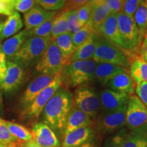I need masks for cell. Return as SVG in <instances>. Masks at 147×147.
<instances>
[{
	"label": "cell",
	"mask_w": 147,
	"mask_h": 147,
	"mask_svg": "<svg viewBox=\"0 0 147 147\" xmlns=\"http://www.w3.org/2000/svg\"><path fill=\"white\" fill-rule=\"evenodd\" d=\"M144 38H147V23H146V32H145V35Z\"/></svg>",
	"instance_id": "obj_52"
},
{
	"label": "cell",
	"mask_w": 147,
	"mask_h": 147,
	"mask_svg": "<svg viewBox=\"0 0 147 147\" xmlns=\"http://www.w3.org/2000/svg\"><path fill=\"white\" fill-rule=\"evenodd\" d=\"M122 147H147V123L128 131Z\"/></svg>",
	"instance_id": "obj_23"
},
{
	"label": "cell",
	"mask_w": 147,
	"mask_h": 147,
	"mask_svg": "<svg viewBox=\"0 0 147 147\" xmlns=\"http://www.w3.org/2000/svg\"><path fill=\"white\" fill-rule=\"evenodd\" d=\"M58 74H42L30 82L25 89L21 99V104L24 108H27L34 98L49 86Z\"/></svg>",
	"instance_id": "obj_13"
},
{
	"label": "cell",
	"mask_w": 147,
	"mask_h": 147,
	"mask_svg": "<svg viewBox=\"0 0 147 147\" xmlns=\"http://www.w3.org/2000/svg\"><path fill=\"white\" fill-rule=\"evenodd\" d=\"M36 3V0H14V9L16 12L26 13Z\"/></svg>",
	"instance_id": "obj_37"
},
{
	"label": "cell",
	"mask_w": 147,
	"mask_h": 147,
	"mask_svg": "<svg viewBox=\"0 0 147 147\" xmlns=\"http://www.w3.org/2000/svg\"><path fill=\"white\" fill-rule=\"evenodd\" d=\"M147 123V108L136 95H130L126 108V126L132 130Z\"/></svg>",
	"instance_id": "obj_10"
},
{
	"label": "cell",
	"mask_w": 147,
	"mask_h": 147,
	"mask_svg": "<svg viewBox=\"0 0 147 147\" xmlns=\"http://www.w3.org/2000/svg\"><path fill=\"white\" fill-rule=\"evenodd\" d=\"M99 36L100 35L94 34L82 45L76 48L75 51L69 57L67 63L75 61L92 59L97 49Z\"/></svg>",
	"instance_id": "obj_17"
},
{
	"label": "cell",
	"mask_w": 147,
	"mask_h": 147,
	"mask_svg": "<svg viewBox=\"0 0 147 147\" xmlns=\"http://www.w3.org/2000/svg\"><path fill=\"white\" fill-rule=\"evenodd\" d=\"M32 140L42 147H59L60 142L54 131L44 122L36 123L32 128Z\"/></svg>",
	"instance_id": "obj_12"
},
{
	"label": "cell",
	"mask_w": 147,
	"mask_h": 147,
	"mask_svg": "<svg viewBox=\"0 0 147 147\" xmlns=\"http://www.w3.org/2000/svg\"><path fill=\"white\" fill-rule=\"evenodd\" d=\"M129 73L136 84L147 82V62L137 57L130 64Z\"/></svg>",
	"instance_id": "obj_26"
},
{
	"label": "cell",
	"mask_w": 147,
	"mask_h": 147,
	"mask_svg": "<svg viewBox=\"0 0 147 147\" xmlns=\"http://www.w3.org/2000/svg\"><path fill=\"white\" fill-rule=\"evenodd\" d=\"M93 124V119H91L89 116L74 106H72L66 121L63 134L65 135L79 128L91 127Z\"/></svg>",
	"instance_id": "obj_18"
},
{
	"label": "cell",
	"mask_w": 147,
	"mask_h": 147,
	"mask_svg": "<svg viewBox=\"0 0 147 147\" xmlns=\"http://www.w3.org/2000/svg\"><path fill=\"white\" fill-rule=\"evenodd\" d=\"M24 77V70L19 64L9 60L7 62V71L3 80L0 81V89L11 92L21 84Z\"/></svg>",
	"instance_id": "obj_14"
},
{
	"label": "cell",
	"mask_w": 147,
	"mask_h": 147,
	"mask_svg": "<svg viewBox=\"0 0 147 147\" xmlns=\"http://www.w3.org/2000/svg\"><path fill=\"white\" fill-rule=\"evenodd\" d=\"M63 1H65V0H63Z\"/></svg>",
	"instance_id": "obj_55"
},
{
	"label": "cell",
	"mask_w": 147,
	"mask_h": 147,
	"mask_svg": "<svg viewBox=\"0 0 147 147\" xmlns=\"http://www.w3.org/2000/svg\"><path fill=\"white\" fill-rule=\"evenodd\" d=\"M27 38L28 37L27 31L25 29L21 31L18 34L5 40L1 45V51L5 55L7 59H12Z\"/></svg>",
	"instance_id": "obj_24"
},
{
	"label": "cell",
	"mask_w": 147,
	"mask_h": 147,
	"mask_svg": "<svg viewBox=\"0 0 147 147\" xmlns=\"http://www.w3.org/2000/svg\"><path fill=\"white\" fill-rule=\"evenodd\" d=\"M67 61L68 59L62 55L55 42H51L38 60L36 70L42 73V74H59L61 72Z\"/></svg>",
	"instance_id": "obj_6"
},
{
	"label": "cell",
	"mask_w": 147,
	"mask_h": 147,
	"mask_svg": "<svg viewBox=\"0 0 147 147\" xmlns=\"http://www.w3.org/2000/svg\"><path fill=\"white\" fill-rule=\"evenodd\" d=\"M86 0H65V4L63 8V10H74L86 4Z\"/></svg>",
	"instance_id": "obj_42"
},
{
	"label": "cell",
	"mask_w": 147,
	"mask_h": 147,
	"mask_svg": "<svg viewBox=\"0 0 147 147\" xmlns=\"http://www.w3.org/2000/svg\"><path fill=\"white\" fill-rule=\"evenodd\" d=\"M93 60L97 63H112L127 69L131 64L130 56L127 53L101 36H99Z\"/></svg>",
	"instance_id": "obj_3"
},
{
	"label": "cell",
	"mask_w": 147,
	"mask_h": 147,
	"mask_svg": "<svg viewBox=\"0 0 147 147\" xmlns=\"http://www.w3.org/2000/svg\"><path fill=\"white\" fill-rule=\"evenodd\" d=\"M53 19H54V16H52L46 20L44 23L40 24L39 26L35 27L29 31H27V37H40V38L51 37Z\"/></svg>",
	"instance_id": "obj_32"
},
{
	"label": "cell",
	"mask_w": 147,
	"mask_h": 147,
	"mask_svg": "<svg viewBox=\"0 0 147 147\" xmlns=\"http://www.w3.org/2000/svg\"><path fill=\"white\" fill-rule=\"evenodd\" d=\"M104 1L109 7L111 13L117 14L123 12L125 0H105Z\"/></svg>",
	"instance_id": "obj_41"
},
{
	"label": "cell",
	"mask_w": 147,
	"mask_h": 147,
	"mask_svg": "<svg viewBox=\"0 0 147 147\" xmlns=\"http://www.w3.org/2000/svg\"><path fill=\"white\" fill-rule=\"evenodd\" d=\"M3 123L11 134L21 143L27 142L32 139V131L25 126L5 120H3Z\"/></svg>",
	"instance_id": "obj_28"
},
{
	"label": "cell",
	"mask_w": 147,
	"mask_h": 147,
	"mask_svg": "<svg viewBox=\"0 0 147 147\" xmlns=\"http://www.w3.org/2000/svg\"><path fill=\"white\" fill-rule=\"evenodd\" d=\"M80 147H94V146H93V144L92 143V142H90L87 143V144L82 145V146H80Z\"/></svg>",
	"instance_id": "obj_49"
},
{
	"label": "cell",
	"mask_w": 147,
	"mask_h": 147,
	"mask_svg": "<svg viewBox=\"0 0 147 147\" xmlns=\"http://www.w3.org/2000/svg\"><path fill=\"white\" fill-rule=\"evenodd\" d=\"M73 106L87 114L91 119H96L101 108L100 97L92 88L80 87L75 91Z\"/></svg>",
	"instance_id": "obj_7"
},
{
	"label": "cell",
	"mask_w": 147,
	"mask_h": 147,
	"mask_svg": "<svg viewBox=\"0 0 147 147\" xmlns=\"http://www.w3.org/2000/svg\"><path fill=\"white\" fill-rule=\"evenodd\" d=\"M53 42H55L62 55L67 59L76 49L73 42L72 34L69 32L60 35Z\"/></svg>",
	"instance_id": "obj_29"
},
{
	"label": "cell",
	"mask_w": 147,
	"mask_h": 147,
	"mask_svg": "<svg viewBox=\"0 0 147 147\" xmlns=\"http://www.w3.org/2000/svg\"><path fill=\"white\" fill-rule=\"evenodd\" d=\"M7 57L1 51H0V81L3 80L7 71Z\"/></svg>",
	"instance_id": "obj_43"
},
{
	"label": "cell",
	"mask_w": 147,
	"mask_h": 147,
	"mask_svg": "<svg viewBox=\"0 0 147 147\" xmlns=\"http://www.w3.org/2000/svg\"><path fill=\"white\" fill-rule=\"evenodd\" d=\"M94 34H95L94 28H93L91 21L89 20L87 23L80 27L78 32L72 34L73 42L75 47L77 48L82 45Z\"/></svg>",
	"instance_id": "obj_31"
},
{
	"label": "cell",
	"mask_w": 147,
	"mask_h": 147,
	"mask_svg": "<svg viewBox=\"0 0 147 147\" xmlns=\"http://www.w3.org/2000/svg\"><path fill=\"white\" fill-rule=\"evenodd\" d=\"M0 1L3 3H5V4L10 5V6L12 7V8H14V5H13L14 0H0Z\"/></svg>",
	"instance_id": "obj_47"
},
{
	"label": "cell",
	"mask_w": 147,
	"mask_h": 147,
	"mask_svg": "<svg viewBox=\"0 0 147 147\" xmlns=\"http://www.w3.org/2000/svg\"><path fill=\"white\" fill-rule=\"evenodd\" d=\"M127 104L120 109L110 113H102L99 116L95 124L97 131L101 136L109 135L126 126Z\"/></svg>",
	"instance_id": "obj_9"
},
{
	"label": "cell",
	"mask_w": 147,
	"mask_h": 147,
	"mask_svg": "<svg viewBox=\"0 0 147 147\" xmlns=\"http://www.w3.org/2000/svg\"><path fill=\"white\" fill-rule=\"evenodd\" d=\"M62 84L61 74L56 76L53 81L43 89L30 104L25 108L23 115L27 119H37L40 117L49 101Z\"/></svg>",
	"instance_id": "obj_8"
},
{
	"label": "cell",
	"mask_w": 147,
	"mask_h": 147,
	"mask_svg": "<svg viewBox=\"0 0 147 147\" xmlns=\"http://www.w3.org/2000/svg\"><path fill=\"white\" fill-rule=\"evenodd\" d=\"M23 26L21 15L18 12L14 11L4 22L0 23V40H4L18 34Z\"/></svg>",
	"instance_id": "obj_22"
},
{
	"label": "cell",
	"mask_w": 147,
	"mask_h": 147,
	"mask_svg": "<svg viewBox=\"0 0 147 147\" xmlns=\"http://www.w3.org/2000/svg\"><path fill=\"white\" fill-rule=\"evenodd\" d=\"M139 57L147 62V38H144L138 51Z\"/></svg>",
	"instance_id": "obj_44"
},
{
	"label": "cell",
	"mask_w": 147,
	"mask_h": 147,
	"mask_svg": "<svg viewBox=\"0 0 147 147\" xmlns=\"http://www.w3.org/2000/svg\"><path fill=\"white\" fill-rule=\"evenodd\" d=\"M82 25H80V22L77 16L76 10H69L68 17H67V30L68 32L71 34H75L78 32Z\"/></svg>",
	"instance_id": "obj_36"
},
{
	"label": "cell",
	"mask_w": 147,
	"mask_h": 147,
	"mask_svg": "<svg viewBox=\"0 0 147 147\" xmlns=\"http://www.w3.org/2000/svg\"><path fill=\"white\" fill-rule=\"evenodd\" d=\"M86 1H87V3H89L91 0H86Z\"/></svg>",
	"instance_id": "obj_54"
},
{
	"label": "cell",
	"mask_w": 147,
	"mask_h": 147,
	"mask_svg": "<svg viewBox=\"0 0 147 147\" xmlns=\"http://www.w3.org/2000/svg\"><path fill=\"white\" fill-rule=\"evenodd\" d=\"M97 34L105 38L106 39L109 40L114 45L117 46L125 51L123 44L120 34H119L116 14L110 13L108 16V17L102 23Z\"/></svg>",
	"instance_id": "obj_15"
},
{
	"label": "cell",
	"mask_w": 147,
	"mask_h": 147,
	"mask_svg": "<svg viewBox=\"0 0 147 147\" xmlns=\"http://www.w3.org/2000/svg\"><path fill=\"white\" fill-rule=\"evenodd\" d=\"M36 3L45 10L54 12L63 8L65 1L63 0H36Z\"/></svg>",
	"instance_id": "obj_35"
},
{
	"label": "cell",
	"mask_w": 147,
	"mask_h": 147,
	"mask_svg": "<svg viewBox=\"0 0 147 147\" xmlns=\"http://www.w3.org/2000/svg\"><path fill=\"white\" fill-rule=\"evenodd\" d=\"M69 10H62L59 13L55 14L51 34V40L53 42L60 35L68 32L67 30V17Z\"/></svg>",
	"instance_id": "obj_27"
},
{
	"label": "cell",
	"mask_w": 147,
	"mask_h": 147,
	"mask_svg": "<svg viewBox=\"0 0 147 147\" xmlns=\"http://www.w3.org/2000/svg\"><path fill=\"white\" fill-rule=\"evenodd\" d=\"M128 71L127 68L112 63H97L94 73V78L103 85L108 82L119 73Z\"/></svg>",
	"instance_id": "obj_21"
},
{
	"label": "cell",
	"mask_w": 147,
	"mask_h": 147,
	"mask_svg": "<svg viewBox=\"0 0 147 147\" xmlns=\"http://www.w3.org/2000/svg\"><path fill=\"white\" fill-rule=\"evenodd\" d=\"M117 23L124 50L129 56L138 52L142 43L138 29L133 17L128 16L123 12L117 14Z\"/></svg>",
	"instance_id": "obj_4"
},
{
	"label": "cell",
	"mask_w": 147,
	"mask_h": 147,
	"mask_svg": "<svg viewBox=\"0 0 147 147\" xmlns=\"http://www.w3.org/2000/svg\"><path fill=\"white\" fill-rule=\"evenodd\" d=\"M135 92L147 108V82H141L136 84Z\"/></svg>",
	"instance_id": "obj_40"
},
{
	"label": "cell",
	"mask_w": 147,
	"mask_h": 147,
	"mask_svg": "<svg viewBox=\"0 0 147 147\" xmlns=\"http://www.w3.org/2000/svg\"><path fill=\"white\" fill-rule=\"evenodd\" d=\"M51 42V37H28L12 58V61L22 65L39 60Z\"/></svg>",
	"instance_id": "obj_5"
},
{
	"label": "cell",
	"mask_w": 147,
	"mask_h": 147,
	"mask_svg": "<svg viewBox=\"0 0 147 147\" xmlns=\"http://www.w3.org/2000/svg\"><path fill=\"white\" fill-rule=\"evenodd\" d=\"M72 106V94L65 88L60 87L44 108V123L53 130L63 131Z\"/></svg>",
	"instance_id": "obj_1"
},
{
	"label": "cell",
	"mask_w": 147,
	"mask_h": 147,
	"mask_svg": "<svg viewBox=\"0 0 147 147\" xmlns=\"http://www.w3.org/2000/svg\"><path fill=\"white\" fill-rule=\"evenodd\" d=\"M142 1L143 0H125L123 12L128 16L134 18L135 12Z\"/></svg>",
	"instance_id": "obj_39"
},
{
	"label": "cell",
	"mask_w": 147,
	"mask_h": 147,
	"mask_svg": "<svg viewBox=\"0 0 147 147\" xmlns=\"http://www.w3.org/2000/svg\"><path fill=\"white\" fill-rule=\"evenodd\" d=\"M93 129L91 127H81L65 134L63 136L62 147H80L92 142Z\"/></svg>",
	"instance_id": "obj_16"
},
{
	"label": "cell",
	"mask_w": 147,
	"mask_h": 147,
	"mask_svg": "<svg viewBox=\"0 0 147 147\" xmlns=\"http://www.w3.org/2000/svg\"><path fill=\"white\" fill-rule=\"evenodd\" d=\"M96 65L97 63L93 59L68 62L61 72L62 84L75 87L91 81L94 78Z\"/></svg>",
	"instance_id": "obj_2"
},
{
	"label": "cell",
	"mask_w": 147,
	"mask_h": 147,
	"mask_svg": "<svg viewBox=\"0 0 147 147\" xmlns=\"http://www.w3.org/2000/svg\"><path fill=\"white\" fill-rule=\"evenodd\" d=\"M127 132V129L125 127L119 130L106 140L102 147H122L124 138Z\"/></svg>",
	"instance_id": "obj_34"
},
{
	"label": "cell",
	"mask_w": 147,
	"mask_h": 147,
	"mask_svg": "<svg viewBox=\"0 0 147 147\" xmlns=\"http://www.w3.org/2000/svg\"><path fill=\"white\" fill-rule=\"evenodd\" d=\"M0 147H10V146H7V145L3 144V143H1V142H0Z\"/></svg>",
	"instance_id": "obj_51"
},
{
	"label": "cell",
	"mask_w": 147,
	"mask_h": 147,
	"mask_svg": "<svg viewBox=\"0 0 147 147\" xmlns=\"http://www.w3.org/2000/svg\"><path fill=\"white\" fill-rule=\"evenodd\" d=\"M110 13V9L105 1L91 6L90 21H91L95 34L98 32L102 23Z\"/></svg>",
	"instance_id": "obj_25"
},
{
	"label": "cell",
	"mask_w": 147,
	"mask_h": 147,
	"mask_svg": "<svg viewBox=\"0 0 147 147\" xmlns=\"http://www.w3.org/2000/svg\"><path fill=\"white\" fill-rule=\"evenodd\" d=\"M55 12L45 10L41 7L35 6L24 14V25L25 30L29 31L39 26L48 18L54 16Z\"/></svg>",
	"instance_id": "obj_19"
},
{
	"label": "cell",
	"mask_w": 147,
	"mask_h": 147,
	"mask_svg": "<svg viewBox=\"0 0 147 147\" xmlns=\"http://www.w3.org/2000/svg\"><path fill=\"white\" fill-rule=\"evenodd\" d=\"M134 19L143 42L147 23V0H143L139 5L134 15Z\"/></svg>",
	"instance_id": "obj_30"
},
{
	"label": "cell",
	"mask_w": 147,
	"mask_h": 147,
	"mask_svg": "<svg viewBox=\"0 0 147 147\" xmlns=\"http://www.w3.org/2000/svg\"><path fill=\"white\" fill-rule=\"evenodd\" d=\"M0 142L10 147H17L21 146V143L16 140L9 131L8 129L5 125L3 119L0 118Z\"/></svg>",
	"instance_id": "obj_33"
},
{
	"label": "cell",
	"mask_w": 147,
	"mask_h": 147,
	"mask_svg": "<svg viewBox=\"0 0 147 147\" xmlns=\"http://www.w3.org/2000/svg\"><path fill=\"white\" fill-rule=\"evenodd\" d=\"M21 147H42L40 146L39 144H38L35 142L34 140H31L27 141V142L22 143L21 145Z\"/></svg>",
	"instance_id": "obj_46"
},
{
	"label": "cell",
	"mask_w": 147,
	"mask_h": 147,
	"mask_svg": "<svg viewBox=\"0 0 147 147\" xmlns=\"http://www.w3.org/2000/svg\"><path fill=\"white\" fill-rule=\"evenodd\" d=\"M14 11L15 10H14L12 7L5 4V3L0 1V14H3V15L10 16L13 13Z\"/></svg>",
	"instance_id": "obj_45"
},
{
	"label": "cell",
	"mask_w": 147,
	"mask_h": 147,
	"mask_svg": "<svg viewBox=\"0 0 147 147\" xmlns=\"http://www.w3.org/2000/svg\"><path fill=\"white\" fill-rule=\"evenodd\" d=\"M91 12V5L89 3H86L76 10L77 16L80 25H84L90 20Z\"/></svg>",
	"instance_id": "obj_38"
},
{
	"label": "cell",
	"mask_w": 147,
	"mask_h": 147,
	"mask_svg": "<svg viewBox=\"0 0 147 147\" xmlns=\"http://www.w3.org/2000/svg\"><path fill=\"white\" fill-rule=\"evenodd\" d=\"M1 107H2V97L0 93V110L1 109Z\"/></svg>",
	"instance_id": "obj_50"
},
{
	"label": "cell",
	"mask_w": 147,
	"mask_h": 147,
	"mask_svg": "<svg viewBox=\"0 0 147 147\" xmlns=\"http://www.w3.org/2000/svg\"><path fill=\"white\" fill-rule=\"evenodd\" d=\"M1 40H0V51H1Z\"/></svg>",
	"instance_id": "obj_53"
},
{
	"label": "cell",
	"mask_w": 147,
	"mask_h": 147,
	"mask_svg": "<svg viewBox=\"0 0 147 147\" xmlns=\"http://www.w3.org/2000/svg\"><path fill=\"white\" fill-rule=\"evenodd\" d=\"M105 0H91L90 1V5H91V6H93V5H95L96 4H98V3H100L103 2V1H104Z\"/></svg>",
	"instance_id": "obj_48"
},
{
	"label": "cell",
	"mask_w": 147,
	"mask_h": 147,
	"mask_svg": "<svg viewBox=\"0 0 147 147\" xmlns=\"http://www.w3.org/2000/svg\"><path fill=\"white\" fill-rule=\"evenodd\" d=\"M106 86L113 91L133 95L135 92V84L129 71L119 73L114 76Z\"/></svg>",
	"instance_id": "obj_20"
},
{
	"label": "cell",
	"mask_w": 147,
	"mask_h": 147,
	"mask_svg": "<svg viewBox=\"0 0 147 147\" xmlns=\"http://www.w3.org/2000/svg\"><path fill=\"white\" fill-rule=\"evenodd\" d=\"M130 95L120 93L110 89H104L100 93L101 109L102 113L117 110L127 104Z\"/></svg>",
	"instance_id": "obj_11"
}]
</instances>
